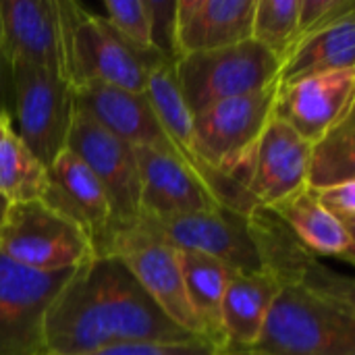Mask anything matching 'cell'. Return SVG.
Instances as JSON below:
<instances>
[{
    "instance_id": "cell-1",
    "label": "cell",
    "mask_w": 355,
    "mask_h": 355,
    "mask_svg": "<svg viewBox=\"0 0 355 355\" xmlns=\"http://www.w3.org/2000/svg\"><path fill=\"white\" fill-rule=\"evenodd\" d=\"M50 355H87L121 343H187L200 337L177 327L114 254L92 256L48 306Z\"/></svg>"
},
{
    "instance_id": "cell-2",
    "label": "cell",
    "mask_w": 355,
    "mask_h": 355,
    "mask_svg": "<svg viewBox=\"0 0 355 355\" xmlns=\"http://www.w3.org/2000/svg\"><path fill=\"white\" fill-rule=\"evenodd\" d=\"M229 355H355L354 281L322 264L281 281L258 341Z\"/></svg>"
},
{
    "instance_id": "cell-3",
    "label": "cell",
    "mask_w": 355,
    "mask_h": 355,
    "mask_svg": "<svg viewBox=\"0 0 355 355\" xmlns=\"http://www.w3.org/2000/svg\"><path fill=\"white\" fill-rule=\"evenodd\" d=\"M60 19L62 77L71 87L104 83L144 94L148 75L162 56L125 42L104 17L87 12L79 2L56 0ZM168 62V60H166Z\"/></svg>"
},
{
    "instance_id": "cell-4",
    "label": "cell",
    "mask_w": 355,
    "mask_h": 355,
    "mask_svg": "<svg viewBox=\"0 0 355 355\" xmlns=\"http://www.w3.org/2000/svg\"><path fill=\"white\" fill-rule=\"evenodd\" d=\"M275 92L277 83L256 94L220 100L196 114L193 144L200 162L250 189L254 150L272 119Z\"/></svg>"
},
{
    "instance_id": "cell-5",
    "label": "cell",
    "mask_w": 355,
    "mask_h": 355,
    "mask_svg": "<svg viewBox=\"0 0 355 355\" xmlns=\"http://www.w3.org/2000/svg\"><path fill=\"white\" fill-rule=\"evenodd\" d=\"M173 67L185 106L193 116L220 100L275 85L281 71V62L254 40L179 56Z\"/></svg>"
},
{
    "instance_id": "cell-6",
    "label": "cell",
    "mask_w": 355,
    "mask_h": 355,
    "mask_svg": "<svg viewBox=\"0 0 355 355\" xmlns=\"http://www.w3.org/2000/svg\"><path fill=\"white\" fill-rule=\"evenodd\" d=\"M0 254L37 272L79 268L94 256L87 235L42 200L8 204L0 218Z\"/></svg>"
},
{
    "instance_id": "cell-7",
    "label": "cell",
    "mask_w": 355,
    "mask_h": 355,
    "mask_svg": "<svg viewBox=\"0 0 355 355\" xmlns=\"http://www.w3.org/2000/svg\"><path fill=\"white\" fill-rule=\"evenodd\" d=\"M12 112L17 135L31 154L48 168L67 148L75 116L71 83L58 75L31 64H10Z\"/></svg>"
},
{
    "instance_id": "cell-8",
    "label": "cell",
    "mask_w": 355,
    "mask_h": 355,
    "mask_svg": "<svg viewBox=\"0 0 355 355\" xmlns=\"http://www.w3.org/2000/svg\"><path fill=\"white\" fill-rule=\"evenodd\" d=\"M135 227L146 235L173 245L175 250L214 258L233 272L264 270L250 216L225 206L177 218L139 216Z\"/></svg>"
},
{
    "instance_id": "cell-9",
    "label": "cell",
    "mask_w": 355,
    "mask_h": 355,
    "mask_svg": "<svg viewBox=\"0 0 355 355\" xmlns=\"http://www.w3.org/2000/svg\"><path fill=\"white\" fill-rule=\"evenodd\" d=\"M73 270L37 272L0 254V355H50L46 312Z\"/></svg>"
},
{
    "instance_id": "cell-10",
    "label": "cell",
    "mask_w": 355,
    "mask_h": 355,
    "mask_svg": "<svg viewBox=\"0 0 355 355\" xmlns=\"http://www.w3.org/2000/svg\"><path fill=\"white\" fill-rule=\"evenodd\" d=\"M67 150L77 154L104 187L114 218V235L133 229L141 214L135 150L79 110L71 123Z\"/></svg>"
},
{
    "instance_id": "cell-11",
    "label": "cell",
    "mask_w": 355,
    "mask_h": 355,
    "mask_svg": "<svg viewBox=\"0 0 355 355\" xmlns=\"http://www.w3.org/2000/svg\"><path fill=\"white\" fill-rule=\"evenodd\" d=\"M108 254L119 256L129 266L137 283L177 327L204 339L185 291L179 250L133 227L114 235Z\"/></svg>"
},
{
    "instance_id": "cell-12",
    "label": "cell",
    "mask_w": 355,
    "mask_h": 355,
    "mask_svg": "<svg viewBox=\"0 0 355 355\" xmlns=\"http://www.w3.org/2000/svg\"><path fill=\"white\" fill-rule=\"evenodd\" d=\"M42 202L73 220L89 239L94 256H104L114 237V218L104 187L85 162L62 150L48 166V187Z\"/></svg>"
},
{
    "instance_id": "cell-13",
    "label": "cell",
    "mask_w": 355,
    "mask_h": 355,
    "mask_svg": "<svg viewBox=\"0 0 355 355\" xmlns=\"http://www.w3.org/2000/svg\"><path fill=\"white\" fill-rule=\"evenodd\" d=\"M354 92L355 69L277 83L272 116L314 144L354 110Z\"/></svg>"
},
{
    "instance_id": "cell-14",
    "label": "cell",
    "mask_w": 355,
    "mask_h": 355,
    "mask_svg": "<svg viewBox=\"0 0 355 355\" xmlns=\"http://www.w3.org/2000/svg\"><path fill=\"white\" fill-rule=\"evenodd\" d=\"M133 150L139 173V216L177 218L220 206L179 156L150 148Z\"/></svg>"
},
{
    "instance_id": "cell-15",
    "label": "cell",
    "mask_w": 355,
    "mask_h": 355,
    "mask_svg": "<svg viewBox=\"0 0 355 355\" xmlns=\"http://www.w3.org/2000/svg\"><path fill=\"white\" fill-rule=\"evenodd\" d=\"M308 162L310 144L272 116L254 150L250 193L264 208L300 196L308 189Z\"/></svg>"
},
{
    "instance_id": "cell-16",
    "label": "cell",
    "mask_w": 355,
    "mask_h": 355,
    "mask_svg": "<svg viewBox=\"0 0 355 355\" xmlns=\"http://www.w3.org/2000/svg\"><path fill=\"white\" fill-rule=\"evenodd\" d=\"M73 96L75 110L85 112L131 148H150L177 156L146 94L127 92L104 83H87L73 87Z\"/></svg>"
},
{
    "instance_id": "cell-17",
    "label": "cell",
    "mask_w": 355,
    "mask_h": 355,
    "mask_svg": "<svg viewBox=\"0 0 355 355\" xmlns=\"http://www.w3.org/2000/svg\"><path fill=\"white\" fill-rule=\"evenodd\" d=\"M0 29L10 64H31L62 75L56 0H0Z\"/></svg>"
},
{
    "instance_id": "cell-18",
    "label": "cell",
    "mask_w": 355,
    "mask_h": 355,
    "mask_svg": "<svg viewBox=\"0 0 355 355\" xmlns=\"http://www.w3.org/2000/svg\"><path fill=\"white\" fill-rule=\"evenodd\" d=\"M256 0H177L179 56L210 52L252 40Z\"/></svg>"
},
{
    "instance_id": "cell-19",
    "label": "cell",
    "mask_w": 355,
    "mask_h": 355,
    "mask_svg": "<svg viewBox=\"0 0 355 355\" xmlns=\"http://www.w3.org/2000/svg\"><path fill=\"white\" fill-rule=\"evenodd\" d=\"M279 287L281 283L266 268L233 272L223 300L225 354H239L258 341Z\"/></svg>"
},
{
    "instance_id": "cell-20",
    "label": "cell",
    "mask_w": 355,
    "mask_h": 355,
    "mask_svg": "<svg viewBox=\"0 0 355 355\" xmlns=\"http://www.w3.org/2000/svg\"><path fill=\"white\" fill-rule=\"evenodd\" d=\"M268 210L281 218L297 243L314 258H337L349 264L355 260L354 233L331 216L310 189Z\"/></svg>"
},
{
    "instance_id": "cell-21",
    "label": "cell",
    "mask_w": 355,
    "mask_h": 355,
    "mask_svg": "<svg viewBox=\"0 0 355 355\" xmlns=\"http://www.w3.org/2000/svg\"><path fill=\"white\" fill-rule=\"evenodd\" d=\"M355 69V15L295 42L281 64L279 81Z\"/></svg>"
},
{
    "instance_id": "cell-22",
    "label": "cell",
    "mask_w": 355,
    "mask_h": 355,
    "mask_svg": "<svg viewBox=\"0 0 355 355\" xmlns=\"http://www.w3.org/2000/svg\"><path fill=\"white\" fill-rule=\"evenodd\" d=\"M179 264L185 281V291L191 310L200 320L204 339L225 354L223 300L233 277V270L214 258L183 250H179Z\"/></svg>"
},
{
    "instance_id": "cell-23",
    "label": "cell",
    "mask_w": 355,
    "mask_h": 355,
    "mask_svg": "<svg viewBox=\"0 0 355 355\" xmlns=\"http://www.w3.org/2000/svg\"><path fill=\"white\" fill-rule=\"evenodd\" d=\"M48 187V168L21 141L15 125L0 133V198L8 204L42 200Z\"/></svg>"
},
{
    "instance_id": "cell-24",
    "label": "cell",
    "mask_w": 355,
    "mask_h": 355,
    "mask_svg": "<svg viewBox=\"0 0 355 355\" xmlns=\"http://www.w3.org/2000/svg\"><path fill=\"white\" fill-rule=\"evenodd\" d=\"M354 116V110H349L320 139L310 144L308 189L355 181Z\"/></svg>"
},
{
    "instance_id": "cell-25",
    "label": "cell",
    "mask_w": 355,
    "mask_h": 355,
    "mask_svg": "<svg viewBox=\"0 0 355 355\" xmlns=\"http://www.w3.org/2000/svg\"><path fill=\"white\" fill-rule=\"evenodd\" d=\"M300 0H256L252 40L266 48L281 64L297 37Z\"/></svg>"
},
{
    "instance_id": "cell-26",
    "label": "cell",
    "mask_w": 355,
    "mask_h": 355,
    "mask_svg": "<svg viewBox=\"0 0 355 355\" xmlns=\"http://www.w3.org/2000/svg\"><path fill=\"white\" fill-rule=\"evenodd\" d=\"M106 23L131 46L144 52L152 50L150 40V17L146 0H104Z\"/></svg>"
},
{
    "instance_id": "cell-27",
    "label": "cell",
    "mask_w": 355,
    "mask_h": 355,
    "mask_svg": "<svg viewBox=\"0 0 355 355\" xmlns=\"http://www.w3.org/2000/svg\"><path fill=\"white\" fill-rule=\"evenodd\" d=\"M150 17V40L152 50L164 60L173 62L179 58L175 27H177V0H146Z\"/></svg>"
},
{
    "instance_id": "cell-28",
    "label": "cell",
    "mask_w": 355,
    "mask_h": 355,
    "mask_svg": "<svg viewBox=\"0 0 355 355\" xmlns=\"http://www.w3.org/2000/svg\"><path fill=\"white\" fill-rule=\"evenodd\" d=\"M349 15H355L354 0H300L295 42L320 31Z\"/></svg>"
},
{
    "instance_id": "cell-29",
    "label": "cell",
    "mask_w": 355,
    "mask_h": 355,
    "mask_svg": "<svg viewBox=\"0 0 355 355\" xmlns=\"http://www.w3.org/2000/svg\"><path fill=\"white\" fill-rule=\"evenodd\" d=\"M87 355H225L218 347H214L206 339H196L187 343H156V341H141V343H121L100 352Z\"/></svg>"
},
{
    "instance_id": "cell-30",
    "label": "cell",
    "mask_w": 355,
    "mask_h": 355,
    "mask_svg": "<svg viewBox=\"0 0 355 355\" xmlns=\"http://www.w3.org/2000/svg\"><path fill=\"white\" fill-rule=\"evenodd\" d=\"M316 202L335 216L347 231H355V181L322 187V189H310Z\"/></svg>"
},
{
    "instance_id": "cell-31",
    "label": "cell",
    "mask_w": 355,
    "mask_h": 355,
    "mask_svg": "<svg viewBox=\"0 0 355 355\" xmlns=\"http://www.w3.org/2000/svg\"><path fill=\"white\" fill-rule=\"evenodd\" d=\"M10 106H12V73H10V62L4 54L2 29H0V110L10 114Z\"/></svg>"
},
{
    "instance_id": "cell-32",
    "label": "cell",
    "mask_w": 355,
    "mask_h": 355,
    "mask_svg": "<svg viewBox=\"0 0 355 355\" xmlns=\"http://www.w3.org/2000/svg\"><path fill=\"white\" fill-rule=\"evenodd\" d=\"M10 123H12V116H10L8 112L0 110V133H2V129H4V127H8Z\"/></svg>"
},
{
    "instance_id": "cell-33",
    "label": "cell",
    "mask_w": 355,
    "mask_h": 355,
    "mask_svg": "<svg viewBox=\"0 0 355 355\" xmlns=\"http://www.w3.org/2000/svg\"><path fill=\"white\" fill-rule=\"evenodd\" d=\"M6 206H8V202L0 198V218H2V214H4V210H6Z\"/></svg>"
},
{
    "instance_id": "cell-34",
    "label": "cell",
    "mask_w": 355,
    "mask_h": 355,
    "mask_svg": "<svg viewBox=\"0 0 355 355\" xmlns=\"http://www.w3.org/2000/svg\"><path fill=\"white\" fill-rule=\"evenodd\" d=\"M225 355H229V354H225Z\"/></svg>"
}]
</instances>
